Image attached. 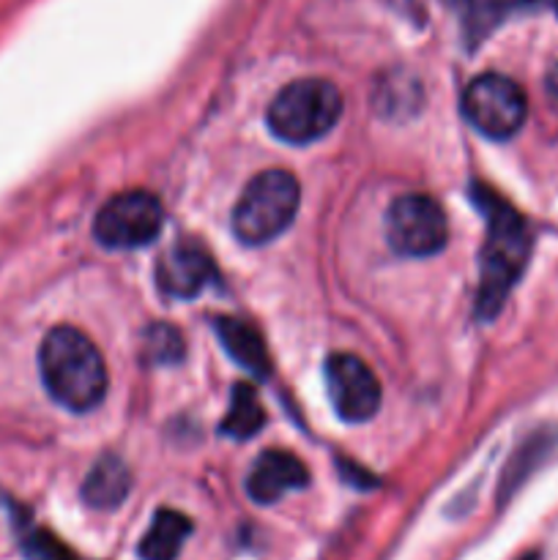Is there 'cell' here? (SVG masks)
I'll list each match as a JSON object with an SVG mask.
<instances>
[{"mask_svg":"<svg viewBox=\"0 0 558 560\" xmlns=\"http://www.w3.org/2000/svg\"><path fill=\"white\" fill-rule=\"evenodd\" d=\"M474 202L487 219V238L481 246L479 266L481 282L476 293V312L487 320L501 312L503 301L523 273L531 252V233L525 219L490 189H474Z\"/></svg>","mask_w":558,"mask_h":560,"instance_id":"cell-1","label":"cell"},{"mask_svg":"<svg viewBox=\"0 0 558 560\" xmlns=\"http://www.w3.org/2000/svg\"><path fill=\"white\" fill-rule=\"evenodd\" d=\"M44 388L71 413H88L107 394V370L96 345L71 326H58L38 350Z\"/></svg>","mask_w":558,"mask_h":560,"instance_id":"cell-2","label":"cell"},{"mask_svg":"<svg viewBox=\"0 0 558 560\" xmlns=\"http://www.w3.org/2000/svg\"><path fill=\"white\" fill-rule=\"evenodd\" d=\"M299 180L284 170L255 175L233 211V233L244 244L260 246L282 235L299 211Z\"/></svg>","mask_w":558,"mask_h":560,"instance_id":"cell-3","label":"cell"},{"mask_svg":"<svg viewBox=\"0 0 558 560\" xmlns=\"http://www.w3.org/2000/svg\"><path fill=\"white\" fill-rule=\"evenodd\" d=\"M342 115V96L328 80H299L274 96L268 129L284 142L306 145L334 129Z\"/></svg>","mask_w":558,"mask_h":560,"instance_id":"cell-4","label":"cell"},{"mask_svg":"<svg viewBox=\"0 0 558 560\" xmlns=\"http://www.w3.org/2000/svg\"><path fill=\"white\" fill-rule=\"evenodd\" d=\"M465 118L490 140H509L520 131L528 115L523 88L503 74H481L465 88Z\"/></svg>","mask_w":558,"mask_h":560,"instance_id":"cell-5","label":"cell"},{"mask_svg":"<svg viewBox=\"0 0 558 560\" xmlns=\"http://www.w3.org/2000/svg\"><path fill=\"white\" fill-rule=\"evenodd\" d=\"M164 224L162 202L148 191H124L102 206L93 235L109 249H137L151 244Z\"/></svg>","mask_w":558,"mask_h":560,"instance_id":"cell-6","label":"cell"},{"mask_svg":"<svg viewBox=\"0 0 558 560\" xmlns=\"http://www.w3.org/2000/svg\"><path fill=\"white\" fill-rule=\"evenodd\" d=\"M388 244L405 257H432L446 246V213L432 197L403 195L386 213Z\"/></svg>","mask_w":558,"mask_h":560,"instance_id":"cell-7","label":"cell"},{"mask_svg":"<svg viewBox=\"0 0 558 560\" xmlns=\"http://www.w3.org/2000/svg\"><path fill=\"white\" fill-rule=\"evenodd\" d=\"M326 386L339 419L350 421V424L372 419L381 408V383L359 355H332L326 361Z\"/></svg>","mask_w":558,"mask_h":560,"instance_id":"cell-8","label":"cell"},{"mask_svg":"<svg viewBox=\"0 0 558 560\" xmlns=\"http://www.w3.org/2000/svg\"><path fill=\"white\" fill-rule=\"evenodd\" d=\"M213 277V260L197 244H175L156 262V284L170 299H195Z\"/></svg>","mask_w":558,"mask_h":560,"instance_id":"cell-9","label":"cell"},{"mask_svg":"<svg viewBox=\"0 0 558 560\" xmlns=\"http://www.w3.org/2000/svg\"><path fill=\"white\" fill-rule=\"evenodd\" d=\"M310 481L304 463L290 452H263L246 476V492L255 503H277L288 492L301 490Z\"/></svg>","mask_w":558,"mask_h":560,"instance_id":"cell-10","label":"cell"},{"mask_svg":"<svg viewBox=\"0 0 558 560\" xmlns=\"http://www.w3.org/2000/svg\"><path fill=\"white\" fill-rule=\"evenodd\" d=\"M131 490V474L126 468L124 459L107 457L98 459L93 465V470L88 474L85 485H82V501L91 509H102V512H109V509H118L120 503L126 501Z\"/></svg>","mask_w":558,"mask_h":560,"instance_id":"cell-11","label":"cell"},{"mask_svg":"<svg viewBox=\"0 0 558 560\" xmlns=\"http://www.w3.org/2000/svg\"><path fill=\"white\" fill-rule=\"evenodd\" d=\"M213 328H217L219 342L224 345V350H228L244 370H249L252 375L257 377L268 375V366H271L268 350L266 345H263L260 334H257L249 323L235 320V317H219Z\"/></svg>","mask_w":558,"mask_h":560,"instance_id":"cell-12","label":"cell"},{"mask_svg":"<svg viewBox=\"0 0 558 560\" xmlns=\"http://www.w3.org/2000/svg\"><path fill=\"white\" fill-rule=\"evenodd\" d=\"M189 534L191 520L186 514L173 512V509H162V512H156L151 528L140 539L137 552H140L142 560H175L181 547H184V541L189 539Z\"/></svg>","mask_w":558,"mask_h":560,"instance_id":"cell-13","label":"cell"},{"mask_svg":"<svg viewBox=\"0 0 558 560\" xmlns=\"http://www.w3.org/2000/svg\"><path fill=\"white\" fill-rule=\"evenodd\" d=\"M263 424H266V410H263L255 388L246 386V383H239L233 388V394H230V408L222 419V432L228 438H235V441H246Z\"/></svg>","mask_w":558,"mask_h":560,"instance_id":"cell-14","label":"cell"},{"mask_svg":"<svg viewBox=\"0 0 558 560\" xmlns=\"http://www.w3.org/2000/svg\"><path fill=\"white\" fill-rule=\"evenodd\" d=\"M184 355V339L167 323H156L146 334V359L153 364H173Z\"/></svg>","mask_w":558,"mask_h":560,"instance_id":"cell-15","label":"cell"},{"mask_svg":"<svg viewBox=\"0 0 558 560\" xmlns=\"http://www.w3.org/2000/svg\"><path fill=\"white\" fill-rule=\"evenodd\" d=\"M22 547H25V556L31 560H77L74 552L47 530H33L31 536H25Z\"/></svg>","mask_w":558,"mask_h":560,"instance_id":"cell-16","label":"cell"},{"mask_svg":"<svg viewBox=\"0 0 558 560\" xmlns=\"http://www.w3.org/2000/svg\"><path fill=\"white\" fill-rule=\"evenodd\" d=\"M545 88H547V98H550V104L556 107V113H558V63L547 71Z\"/></svg>","mask_w":558,"mask_h":560,"instance_id":"cell-17","label":"cell"},{"mask_svg":"<svg viewBox=\"0 0 558 560\" xmlns=\"http://www.w3.org/2000/svg\"><path fill=\"white\" fill-rule=\"evenodd\" d=\"M520 560H539V556H536V552H531V556H525V558H520Z\"/></svg>","mask_w":558,"mask_h":560,"instance_id":"cell-18","label":"cell"},{"mask_svg":"<svg viewBox=\"0 0 558 560\" xmlns=\"http://www.w3.org/2000/svg\"><path fill=\"white\" fill-rule=\"evenodd\" d=\"M553 5H556V11H558V0H553Z\"/></svg>","mask_w":558,"mask_h":560,"instance_id":"cell-19","label":"cell"}]
</instances>
